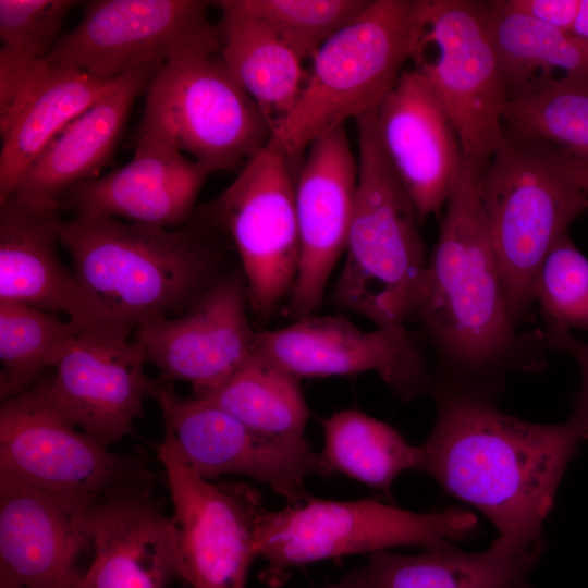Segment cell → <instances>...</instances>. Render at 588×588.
Returning <instances> with one entry per match:
<instances>
[{
  "label": "cell",
  "instance_id": "27",
  "mask_svg": "<svg viewBox=\"0 0 588 588\" xmlns=\"http://www.w3.org/2000/svg\"><path fill=\"white\" fill-rule=\"evenodd\" d=\"M507 98L559 83L588 89V41L511 9L482 1Z\"/></svg>",
  "mask_w": 588,
  "mask_h": 588
},
{
  "label": "cell",
  "instance_id": "24",
  "mask_svg": "<svg viewBox=\"0 0 588 588\" xmlns=\"http://www.w3.org/2000/svg\"><path fill=\"white\" fill-rule=\"evenodd\" d=\"M60 207L16 193L0 199V302L65 314L70 320L78 292L74 274L57 252L64 224Z\"/></svg>",
  "mask_w": 588,
  "mask_h": 588
},
{
  "label": "cell",
  "instance_id": "31",
  "mask_svg": "<svg viewBox=\"0 0 588 588\" xmlns=\"http://www.w3.org/2000/svg\"><path fill=\"white\" fill-rule=\"evenodd\" d=\"M73 335L69 320L16 302H0V399L28 391L54 368Z\"/></svg>",
  "mask_w": 588,
  "mask_h": 588
},
{
  "label": "cell",
  "instance_id": "13",
  "mask_svg": "<svg viewBox=\"0 0 588 588\" xmlns=\"http://www.w3.org/2000/svg\"><path fill=\"white\" fill-rule=\"evenodd\" d=\"M156 451L173 506L180 578L192 588H246L258 558V522L266 511L260 493L244 482L198 476L166 426Z\"/></svg>",
  "mask_w": 588,
  "mask_h": 588
},
{
  "label": "cell",
  "instance_id": "34",
  "mask_svg": "<svg viewBox=\"0 0 588 588\" xmlns=\"http://www.w3.org/2000/svg\"><path fill=\"white\" fill-rule=\"evenodd\" d=\"M535 299L544 319L569 330H588V259L563 235L539 270Z\"/></svg>",
  "mask_w": 588,
  "mask_h": 588
},
{
  "label": "cell",
  "instance_id": "10",
  "mask_svg": "<svg viewBox=\"0 0 588 588\" xmlns=\"http://www.w3.org/2000/svg\"><path fill=\"white\" fill-rule=\"evenodd\" d=\"M294 158L270 140L206 208L234 244L248 307L260 319L290 297L298 271Z\"/></svg>",
  "mask_w": 588,
  "mask_h": 588
},
{
  "label": "cell",
  "instance_id": "21",
  "mask_svg": "<svg viewBox=\"0 0 588 588\" xmlns=\"http://www.w3.org/2000/svg\"><path fill=\"white\" fill-rule=\"evenodd\" d=\"M384 155L413 201L420 222L450 198L464 158L456 128L425 78L404 69L376 109Z\"/></svg>",
  "mask_w": 588,
  "mask_h": 588
},
{
  "label": "cell",
  "instance_id": "11",
  "mask_svg": "<svg viewBox=\"0 0 588 588\" xmlns=\"http://www.w3.org/2000/svg\"><path fill=\"white\" fill-rule=\"evenodd\" d=\"M155 476L143 456L112 452L65 419L41 378L0 407V485L100 495Z\"/></svg>",
  "mask_w": 588,
  "mask_h": 588
},
{
  "label": "cell",
  "instance_id": "16",
  "mask_svg": "<svg viewBox=\"0 0 588 588\" xmlns=\"http://www.w3.org/2000/svg\"><path fill=\"white\" fill-rule=\"evenodd\" d=\"M247 307L244 277L223 275L186 311L140 327L133 339L159 368L158 381L188 382L195 397H203L255 351Z\"/></svg>",
  "mask_w": 588,
  "mask_h": 588
},
{
  "label": "cell",
  "instance_id": "33",
  "mask_svg": "<svg viewBox=\"0 0 588 588\" xmlns=\"http://www.w3.org/2000/svg\"><path fill=\"white\" fill-rule=\"evenodd\" d=\"M503 126L588 159V89L559 83L509 99Z\"/></svg>",
  "mask_w": 588,
  "mask_h": 588
},
{
  "label": "cell",
  "instance_id": "5",
  "mask_svg": "<svg viewBox=\"0 0 588 588\" xmlns=\"http://www.w3.org/2000/svg\"><path fill=\"white\" fill-rule=\"evenodd\" d=\"M355 123L356 201L332 301L376 328L405 331L427 264L420 219L384 155L376 110Z\"/></svg>",
  "mask_w": 588,
  "mask_h": 588
},
{
  "label": "cell",
  "instance_id": "26",
  "mask_svg": "<svg viewBox=\"0 0 588 588\" xmlns=\"http://www.w3.org/2000/svg\"><path fill=\"white\" fill-rule=\"evenodd\" d=\"M70 66L45 63L11 119L0 126V199L49 143L114 83Z\"/></svg>",
  "mask_w": 588,
  "mask_h": 588
},
{
  "label": "cell",
  "instance_id": "23",
  "mask_svg": "<svg viewBox=\"0 0 588 588\" xmlns=\"http://www.w3.org/2000/svg\"><path fill=\"white\" fill-rule=\"evenodd\" d=\"M161 66L148 64L118 77L49 143L14 193L37 203L60 204L70 188L99 176L114 152L135 99L147 90Z\"/></svg>",
  "mask_w": 588,
  "mask_h": 588
},
{
  "label": "cell",
  "instance_id": "12",
  "mask_svg": "<svg viewBox=\"0 0 588 588\" xmlns=\"http://www.w3.org/2000/svg\"><path fill=\"white\" fill-rule=\"evenodd\" d=\"M201 0H98L45 59L113 81L148 64L198 51H219L218 27Z\"/></svg>",
  "mask_w": 588,
  "mask_h": 588
},
{
  "label": "cell",
  "instance_id": "17",
  "mask_svg": "<svg viewBox=\"0 0 588 588\" xmlns=\"http://www.w3.org/2000/svg\"><path fill=\"white\" fill-rule=\"evenodd\" d=\"M146 357L132 339L73 334L54 366L41 378L53 407L105 446L136 436L134 420L157 383L145 372Z\"/></svg>",
  "mask_w": 588,
  "mask_h": 588
},
{
  "label": "cell",
  "instance_id": "2",
  "mask_svg": "<svg viewBox=\"0 0 588 588\" xmlns=\"http://www.w3.org/2000/svg\"><path fill=\"white\" fill-rule=\"evenodd\" d=\"M481 170L464 160L409 320L431 344L438 383L498 397L514 372L547 365L542 330L519 332L478 199Z\"/></svg>",
  "mask_w": 588,
  "mask_h": 588
},
{
  "label": "cell",
  "instance_id": "4",
  "mask_svg": "<svg viewBox=\"0 0 588 588\" xmlns=\"http://www.w3.org/2000/svg\"><path fill=\"white\" fill-rule=\"evenodd\" d=\"M567 159L551 143L504 128L479 175L481 216L516 326L536 302L548 253L588 210V195L569 174Z\"/></svg>",
  "mask_w": 588,
  "mask_h": 588
},
{
  "label": "cell",
  "instance_id": "25",
  "mask_svg": "<svg viewBox=\"0 0 588 588\" xmlns=\"http://www.w3.org/2000/svg\"><path fill=\"white\" fill-rule=\"evenodd\" d=\"M543 549H517L497 538L487 550L466 553L450 542L415 555L375 552L357 571L368 588H530Z\"/></svg>",
  "mask_w": 588,
  "mask_h": 588
},
{
  "label": "cell",
  "instance_id": "20",
  "mask_svg": "<svg viewBox=\"0 0 588 588\" xmlns=\"http://www.w3.org/2000/svg\"><path fill=\"white\" fill-rule=\"evenodd\" d=\"M155 476L118 485L91 506L95 550L81 588H167L180 578L176 529L154 493Z\"/></svg>",
  "mask_w": 588,
  "mask_h": 588
},
{
  "label": "cell",
  "instance_id": "37",
  "mask_svg": "<svg viewBox=\"0 0 588 588\" xmlns=\"http://www.w3.org/2000/svg\"><path fill=\"white\" fill-rule=\"evenodd\" d=\"M543 339L549 352L571 356L577 364L581 384L574 397L573 416L588 426V342L576 338L572 331L554 321L544 319Z\"/></svg>",
  "mask_w": 588,
  "mask_h": 588
},
{
  "label": "cell",
  "instance_id": "36",
  "mask_svg": "<svg viewBox=\"0 0 588 588\" xmlns=\"http://www.w3.org/2000/svg\"><path fill=\"white\" fill-rule=\"evenodd\" d=\"M44 58L7 47L0 49V123L16 109L39 71Z\"/></svg>",
  "mask_w": 588,
  "mask_h": 588
},
{
  "label": "cell",
  "instance_id": "29",
  "mask_svg": "<svg viewBox=\"0 0 588 588\" xmlns=\"http://www.w3.org/2000/svg\"><path fill=\"white\" fill-rule=\"evenodd\" d=\"M200 399L272 437L304 438L309 418L298 378L256 348L223 384Z\"/></svg>",
  "mask_w": 588,
  "mask_h": 588
},
{
  "label": "cell",
  "instance_id": "9",
  "mask_svg": "<svg viewBox=\"0 0 588 588\" xmlns=\"http://www.w3.org/2000/svg\"><path fill=\"white\" fill-rule=\"evenodd\" d=\"M272 130L219 51H198L161 66L146 90L137 137L162 140L216 172L246 163Z\"/></svg>",
  "mask_w": 588,
  "mask_h": 588
},
{
  "label": "cell",
  "instance_id": "40",
  "mask_svg": "<svg viewBox=\"0 0 588 588\" xmlns=\"http://www.w3.org/2000/svg\"><path fill=\"white\" fill-rule=\"evenodd\" d=\"M571 33L588 41V0H581L580 9Z\"/></svg>",
  "mask_w": 588,
  "mask_h": 588
},
{
  "label": "cell",
  "instance_id": "42",
  "mask_svg": "<svg viewBox=\"0 0 588 588\" xmlns=\"http://www.w3.org/2000/svg\"><path fill=\"white\" fill-rule=\"evenodd\" d=\"M0 588H23V587L14 586V585L0 584Z\"/></svg>",
  "mask_w": 588,
  "mask_h": 588
},
{
  "label": "cell",
  "instance_id": "1",
  "mask_svg": "<svg viewBox=\"0 0 588 588\" xmlns=\"http://www.w3.org/2000/svg\"><path fill=\"white\" fill-rule=\"evenodd\" d=\"M432 431L420 446V470L442 490L476 507L498 539L517 549L544 548L541 537L559 485L588 426L525 421L497 397L436 382Z\"/></svg>",
  "mask_w": 588,
  "mask_h": 588
},
{
  "label": "cell",
  "instance_id": "6",
  "mask_svg": "<svg viewBox=\"0 0 588 588\" xmlns=\"http://www.w3.org/2000/svg\"><path fill=\"white\" fill-rule=\"evenodd\" d=\"M414 0H372L311 57L293 109L271 142L296 157L315 139L376 110L411 58Z\"/></svg>",
  "mask_w": 588,
  "mask_h": 588
},
{
  "label": "cell",
  "instance_id": "38",
  "mask_svg": "<svg viewBox=\"0 0 588 588\" xmlns=\"http://www.w3.org/2000/svg\"><path fill=\"white\" fill-rule=\"evenodd\" d=\"M506 4L539 22L571 33L581 0H505Z\"/></svg>",
  "mask_w": 588,
  "mask_h": 588
},
{
  "label": "cell",
  "instance_id": "14",
  "mask_svg": "<svg viewBox=\"0 0 588 588\" xmlns=\"http://www.w3.org/2000/svg\"><path fill=\"white\" fill-rule=\"evenodd\" d=\"M150 397L158 403L185 463L206 480L223 475L248 477L296 504L309 495L305 488L309 476L331 474L305 438L255 431L212 402L182 397L158 380Z\"/></svg>",
  "mask_w": 588,
  "mask_h": 588
},
{
  "label": "cell",
  "instance_id": "22",
  "mask_svg": "<svg viewBox=\"0 0 588 588\" xmlns=\"http://www.w3.org/2000/svg\"><path fill=\"white\" fill-rule=\"evenodd\" d=\"M213 172L162 140L137 137L126 164L73 186L60 204L76 215L175 229L194 218L197 196Z\"/></svg>",
  "mask_w": 588,
  "mask_h": 588
},
{
  "label": "cell",
  "instance_id": "18",
  "mask_svg": "<svg viewBox=\"0 0 588 588\" xmlns=\"http://www.w3.org/2000/svg\"><path fill=\"white\" fill-rule=\"evenodd\" d=\"M97 497L0 485V584L81 588Z\"/></svg>",
  "mask_w": 588,
  "mask_h": 588
},
{
  "label": "cell",
  "instance_id": "3",
  "mask_svg": "<svg viewBox=\"0 0 588 588\" xmlns=\"http://www.w3.org/2000/svg\"><path fill=\"white\" fill-rule=\"evenodd\" d=\"M219 230L206 210L175 229L86 215L64 222L78 292L73 334L130 339L186 311L223 277Z\"/></svg>",
  "mask_w": 588,
  "mask_h": 588
},
{
  "label": "cell",
  "instance_id": "32",
  "mask_svg": "<svg viewBox=\"0 0 588 588\" xmlns=\"http://www.w3.org/2000/svg\"><path fill=\"white\" fill-rule=\"evenodd\" d=\"M261 24L304 61L368 5V0H223Z\"/></svg>",
  "mask_w": 588,
  "mask_h": 588
},
{
  "label": "cell",
  "instance_id": "35",
  "mask_svg": "<svg viewBox=\"0 0 588 588\" xmlns=\"http://www.w3.org/2000/svg\"><path fill=\"white\" fill-rule=\"evenodd\" d=\"M73 0H0V38L3 47L35 58H45Z\"/></svg>",
  "mask_w": 588,
  "mask_h": 588
},
{
  "label": "cell",
  "instance_id": "39",
  "mask_svg": "<svg viewBox=\"0 0 588 588\" xmlns=\"http://www.w3.org/2000/svg\"><path fill=\"white\" fill-rule=\"evenodd\" d=\"M567 166L574 181L588 195V159L578 158L568 154Z\"/></svg>",
  "mask_w": 588,
  "mask_h": 588
},
{
  "label": "cell",
  "instance_id": "28",
  "mask_svg": "<svg viewBox=\"0 0 588 588\" xmlns=\"http://www.w3.org/2000/svg\"><path fill=\"white\" fill-rule=\"evenodd\" d=\"M213 4L221 12L217 25L221 58L273 132L299 97L307 75L304 60L261 24L223 0Z\"/></svg>",
  "mask_w": 588,
  "mask_h": 588
},
{
  "label": "cell",
  "instance_id": "19",
  "mask_svg": "<svg viewBox=\"0 0 588 588\" xmlns=\"http://www.w3.org/2000/svg\"><path fill=\"white\" fill-rule=\"evenodd\" d=\"M307 148L295 180L299 265L289 302L296 319L320 305L345 252L358 180L357 155L345 126L323 134Z\"/></svg>",
  "mask_w": 588,
  "mask_h": 588
},
{
  "label": "cell",
  "instance_id": "41",
  "mask_svg": "<svg viewBox=\"0 0 588 588\" xmlns=\"http://www.w3.org/2000/svg\"><path fill=\"white\" fill-rule=\"evenodd\" d=\"M321 588H368L357 569L346 574L339 581Z\"/></svg>",
  "mask_w": 588,
  "mask_h": 588
},
{
  "label": "cell",
  "instance_id": "15",
  "mask_svg": "<svg viewBox=\"0 0 588 588\" xmlns=\"http://www.w3.org/2000/svg\"><path fill=\"white\" fill-rule=\"evenodd\" d=\"M255 348L298 379L376 372L402 400L431 394L437 381L408 330L364 331L339 315L256 332Z\"/></svg>",
  "mask_w": 588,
  "mask_h": 588
},
{
  "label": "cell",
  "instance_id": "30",
  "mask_svg": "<svg viewBox=\"0 0 588 588\" xmlns=\"http://www.w3.org/2000/svg\"><path fill=\"white\" fill-rule=\"evenodd\" d=\"M322 457L331 471L392 495V485L403 471L418 469L420 446L408 444L384 421L354 409L341 411L322 421Z\"/></svg>",
  "mask_w": 588,
  "mask_h": 588
},
{
  "label": "cell",
  "instance_id": "8",
  "mask_svg": "<svg viewBox=\"0 0 588 588\" xmlns=\"http://www.w3.org/2000/svg\"><path fill=\"white\" fill-rule=\"evenodd\" d=\"M414 3L412 69L449 113L464 160L482 171L503 137L509 101L482 1Z\"/></svg>",
  "mask_w": 588,
  "mask_h": 588
},
{
  "label": "cell",
  "instance_id": "7",
  "mask_svg": "<svg viewBox=\"0 0 588 588\" xmlns=\"http://www.w3.org/2000/svg\"><path fill=\"white\" fill-rule=\"evenodd\" d=\"M477 517L460 507L416 513L377 500L333 501L311 497L278 511H265L256 530V551L275 581L291 567L400 546L426 550L468 537Z\"/></svg>",
  "mask_w": 588,
  "mask_h": 588
}]
</instances>
